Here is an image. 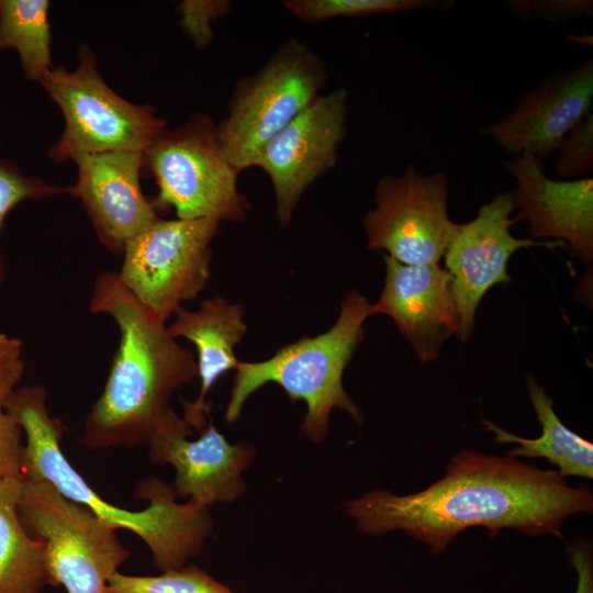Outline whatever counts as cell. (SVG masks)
I'll return each mask as SVG.
<instances>
[{
    "instance_id": "cell-14",
    "label": "cell",
    "mask_w": 593,
    "mask_h": 593,
    "mask_svg": "<svg viewBox=\"0 0 593 593\" xmlns=\"http://www.w3.org/2000/svg\"><path fill=\"white\" fill-rule=\"evenodd\" d=\"M593 103L592 59L549 76L522 93L514 107L480 133L518 156L540 160L557 152L564 137L590 113Z\"/></svg>"
},
{
    "instance_id": "cell-5",
    "label": "cell",
    "mask_w": 593,
    "mask_h": 593,
    "mask_svg": "<svg viewBox=\"0 0 593 593\" xmlns=\"http://www.w3.org/2000/svg\"><path fill=\"white\" fill-rule=\"evenodd\" d=\"M327 79L322 58L298 38L286 40L254 74L240 78L217 125L221 147L240 172L264 145L320 96Z\"/></svg>"
},
{
    "instance_id": "cell-11",
    "label": "cell",
    "mask_w": 593,
    "mask_h": 593,
    "mask_svg": "<svg viewBox=\"0 0 593 593\" xmlns=\"http://www.w3.org/2000/svg\"><path fill=\"white\" fill-rule=\"evenodd\" d=\"M347 114L345 88L321 94L257 155L254 167L261 168L270 179L281 226L289 225L309 187L336 165L347 134Z\"/></svg>"
},
{
    "instance_id": "cell-6",
    "label": "cell",
    "mask_w": 593,
    "mask_h": 593,
    "mask_svg": "<svg viewBox=\"0 0 593 593\" xmlns=\"http://www.w3.org/2000/svg\"><path fill=\"white\" fill-rule=\"evenodd\" d=\"M143 169L155 178V209L174 208L177 219L243 222L249 203L239 192V171L223 153L217 125L193 114L174 130L165 128L144 150Z\"/></svg>"
},
{
    "instance_id": "cell-3",
    "label": "cell",
    "mask_w": 593,
    "mask_h": 593,
    "mask_svg": "<svg viewBox=\"0 0 593 593\" xmlns=\"http://www.w3.org/2000/svg\"><path fill=\"white\" fill-rule=\"evenodd\" d=\"M41 384L18 388L5 409L25 435L23 478L45 480L68 500L82 504L115 529H127L148 547L153 564L175 570L198 556L213 530L209 507L192 500L176 502L172 486L150 477L135 495L149 501L142 511L118 507L102 499L70 465L60 448L63 424L46 405Z\"/></svg>"
},
{
    "instance_id": "cell-20",
    "label": "cell",
    "mask_w": 593,
    "mask_h": 593,
    "mask_svg": "<svg viewBox=\"0 0 593 593\" xmlns=\"http://www.w3.org/2000/svg\"><path fill=\"white\" fill-rule=\"evenodd\" d=\"M23 479L0 480V593H41L56 585L42 542L32 538L18 515Z\"/></svg>"
},
{
    "instance_id": "cell-19",
    "label": "cell",
    "mask_w": 593,
    "mask_h": 593,
    "mask_svg": "<svg viewBox=\"0 0 593 593\" xmlns=\"http://www.w3.org/2000/svg\"><path fill=\"white\" fill-rule=\"evenodd\" d=\"M528 395L538 421L541 435L523 438L483 419L486 429L497 443L517 444L507 455L512 457L544 458L557 466L561 477L593 478V444L569 429L557 416L553 402L533 376L526 379Z\"/></svg>"
},
{
    "instance_id": "cell-18",
    "label": "cell",
    "mask_w": 593,
    "mask_h": 593,
    "mask_svg": "<svg viewBox=\"0 0 593 593\" xmlns=\"http://www.w3.org/2000/svg\"><path fill=\"white\" fill-rule=\"evenodd\" d=\"M244 317L240 304L215 296L203 301L194 311L181 306L175 313L174 322L167 326L174 338L190 340L198 353L200 392L194 401H182L183 418L192 429L200 432L206 425L210 390L225 372L235 370L239 363L235 346L247 332Z\"/></svg>"
},
{
    "instance_id": "cell-7",
    "label": "cell",
    "mask_w": 593,
    "mask_h": 593,
    "mask_svg": "<svg viewBox=\"0 0 593 593\" xmlns=\"http://www.w3.org/2000/svg\"><path fill=\"white\" fill-rule=\"evenodd\" d=\"M38 83L65 119L60 138L48 150L56 164L107 152L144 153L166 128V121L154 108L134 104L107 85L86 45L78 49L75 70L53 67Z\"/></svg>"
},
{
    "instance_id": "cell-16",
    "label": "cell",
    "mask_w": 593,
    "mask_h": 593,
    "mask_svg": "<svg viewBox=\"0 0 593 593\" xmlns=\"http://www.w3.org/2000/svg\"><path fill=\"white\" fill-rule=\"evenodd\" d=\"M514 179L516 222L526 221L533 239L569 245L583 262L593 259V178L553 180L536 156L524 153L503 161Z\"/></svg>"
},
{
    "instance_id": "cell-30",
    "label": "cell",
    "mask_w": 593,
    "mask_h": 593,
    "mask_svg": "<svg viewBox=\"0 0 593 593\" xmlns=\"http://www.w3.org/2000/svg\"><path fill=\"white\" fill-rule=\"evenodd\" d=\"M25 365L22 358L0 363V410H5L22 380Z\"/></svg>"
},
{
    "instance_id": "cell-10",
    "label": "cell",
    "mask_w": 593,
    "mask_h": 593,
    "mask_svg": "<svg viewBox=\"0 0 593 593\" xmlns=\"http://www.w3.org/2000/svg\"><path fill=\"white\" fill-rule=\"evenodd\" d=\"M362 223L369 249L403 265H438L458 226L448 213L447 176L409 164L401 176L382 177Z\"/></svg>"
},
{
    "instance_id": "cell-24",
    "label": "cell",
    "mask_w": 593,
    "mask_h": 593,
    "mask_svg": "<svg viewBox=\"0 0 593 593\" xmlns=\"http://www.w3.org/2000/svg\"><path fill=\"white\" fill-rule=\"evenodd\" d=\"M64 192V188L48 184L41 178L23 175L12 161L0 158V232L8 213L19 203L37 200ZM5 278L0 251V284Z\"/></svg>"
},
{
    "instance_id": "cell-17",
    "label": "cell",
    "mask_w": 593,
    "mask_h": 593,
    "mask_svg": "<svg viewBox=\"0 0 593 593\" xmlns=\"http://www.w3.org/2000/svg\"><path fill=\"white\" fill-rule=\"evenodd\" d=\"M383 260L384 286L374 313L393 320L422 363L435 361L460 327L451 275L439 264L409 266L387 255Z\"/></svg>"
},
{
    "instance_id": "cell-26",
    "label": "cell",
    "mask_w": 593,
    "mask_h": 593,
    "mask_svg": "<svg viewBox=\"0 0 593 593\" xmlns=\"http://www.w3.org/2000/svg\"><path fill=\"white\" fill-rule=\"evenodd\" d=\"M231 8L228 0H184L177 7L180 29L197 49H204L213 40L212 23Z\"/></svg>"
},
{
    "instance_id": "cell-27",
    "label": "cell",
    "mask_w": 593,
    "mask_h": 593,
    "mask_svg": "<svg viewBox=\"0 0 593 593\" xmlns=\"http://www.w3.org/2000/svg\"><path fill=\"white\" fill-rule=\"evenodd\" d=\"M507 3L522 21L538 18L556 24L593 15L592 0H511Z\"/></svg>"
},
{
    "instance_id": "cell-29",
    "label": "cell",
    "mask_w": 593,
    "mask_h": 593,
    "mask_svg": "<svg viewBox=\"0 0 593 593\" xmlns=\"http://www.w3.org/2000/svg\"><path fill=\"white\" fill-rule=\"evenodd\" d=\"M568 556L578 574L575 593H593V560L591 545L584 538L568 547Z\"/></svg>"
},
{
    "instance_id": "cell-8",
    "label": "cell",
    "mask_w": 593,
    "mask_h": 593,
    "mask_svg": "<svg viewBox=\"0 0 593 593\" xmlns=\"http://www.w3.org/2000/svg\"><path fill=\"white\" fill-rule=\"evenodd\" d=\"M18 515L43 544L54 582L67 593H105L109 579L131 555L114 527L45 480L23 479Z\"/></svg>"
},
{
    "instance_id": "cell-31",
    "label": "cell",
    "mask_w": 593,
    "mask_h": 593,
    "mask_svg": "<svg viewBox=\"0 0 593 593\" xmlns=\"http://www.w3.org/2000/svg\"><path fill=\"white\" fill-rule=\"evenodd\" d=\"M23 344L19 338H12L0 333V363L22 358Z\"/></svg>"
},
{
    "instance_id": "cell-1",
    "label": "cell",
    "mask_w": 593,
    "mask_h": 593,
    "mask_svg": "<svg viewBox=\"0 0 593 593\" xmlns=\"http://www.w3.org/2000/svg\"><path fill=\"white\" fill-rule=\"evenodd\" d=\"M358 528L380 536L403 530L440 553L462 530L485 527L490 537L503 528L529 536L561 538L570 515L592 513L593 494L570 486L557 470H542L510 455L461 450L438 481L407 495L372 490L346 503Z\"/></svg>"
},
{
    "instance_id": "cell-2",
    "label": "cell",
    "mask_w": 593,
    "mask_h": 593,
    "mask_svg": "<svg viewBox=\"0 0 593 593\" xmlns=\"http://www.w3.org/2000/svg\"><path fill=\"white\" fill-rule=\"evenodd\" d=\"M89 307L113 318L120 344L103 391L87 415L82 443L92 450L147 445L171 409L174 392L198 377L195 357L115 272L97 277Z\"/></svg>"
},
{
    "instance_id": "cell-25",
    "label": "cell",
    "mask_w": 593,
    "mask_h": 593,
    "mask_svg": "<svg viewBox=\"0 0 593 593\" xmlns=\"http://www.w3.org/2000/svg\"><path fill=\"white\" fill-rule=\"evenodd\" d=\"M553 168L563 179L584 178L593 171V114L590 113L562 141Z\"/></svg>"
},
{
    "instance_id": "cell-12",
    "label": "cell",
    "mask_w": 593,
    "mask_h": 593,
    "mask_svg": "<svg viewBox=\"0 0 593 593\" xmlns=\"http://www.w3.org/2000/svg\"><path fill=\"white\" fill-rule=\"evenodd\" d=\"M515 201L512 191L497 193L482 204L470 222L458 224L445 254V269L451 275L460 327L457 338L467 342L475 327L477 309L486 292L508 283L511 256L522 248L564 246L560 242L517 238L511 233Z\"/></svg>"
},
{
    "instance_id": "cell-13",
    "label": "cell",
    "mask_w": 593,
    "mask_h": 593,
    "mask_svg": "<svg viewBox=\"0 0 593 593\" xmlns=\"http://www.w3.org/2000/svg\"><path fill=\"white\" fill-rule=\"evenodd\" d=\"M191 435L192 427L170 409L147 443L152 462L174 467L176 496L209 507L243 495L246 486L242 473L251 465L255 448L246 443H228L212 422L197 439H188Z\"/></svg>"
},
{
    "instance_id": "cell-4",
    "label": "cell",
    "mask_w": 593,
    "mask_h": 593,
    "mask_svg": "<svg viewBox=\"0 0 593 593\" xmlns=\"http://www.w3.org/2000/svg\"><path fill=\"white\" fill-rule=\"evenodd\" d=\"M374 314L373 303L351 290L342 301L338 317L327 332L288 344L266 360L239 361L225 421L237 422L247 399L266 383L273 382L292 402H305L306 414L301 428L314 443L326 438L334 409L345 411L360 424L362 412L345 391L343 374L362 342L365 321Z\"/></svg>"
},
{
    "instance_id": "cell-9",
    "label": "cell",
    "mask_w": 593,
    "mask_h": 593,
    "mask_svg": "<svg viewBox=\"0 0 593 593\" xmlns=\"http://www.w3.org/2000/svg\"><path fill=\"white\" fill-rule=\"evenodd\" d=\"M220 223L211 219L163 220L126 240L118 277L145 307L167 322L211 278V243Z\"/></svg>"
},
{
    "instance_id": "cell-22",
    "label": "cell",
    "mask_w": 593,
    "mask_h": 593,
    "mask_svg": "<svg viewBox=\"0 0 593 593\" xmlns=\"http://www.w3.org/2000/svg\"><path fill=\"white\" fill-rule=\"evenodd\" d=\"M452 1L438 0H288L283 5L304 23L336 18L402 13L419 9L447 10Z\"/></svg>"
},
{
    "instance_id": "cell-21",
    "label": "cell",
    "mask_w": 593,
    "mask_h": 593,
    "mask_svg": "<svg viewBox=\"0 0 593 593\" xmlns=\"http://www.w3.org/2000/svg\"><path fill=\"white\" fill-rule=\"evenodd\" d=\"M47 0H0V51L18 52L24 76L37 81L53 68Z\"/></svg>"
},
{
    "instance_id": "cell-15",
    "label": "cell",
    "mask_w": 593,
    "mask_h": 593,
    "mask_svg": "<svg viewBox=\"0 0 593 593\" xmlns=\"http://www.w3.org/2000/svg\"><path fill=\"white\" fill-rule=\"evenodd\" d=\"M74 161L78 178L64 192L81 201L100 243L122 254L126 240L158 219L141 187L143 152H107Z\"/></svg>"
},
{
    "instance_id": "cell-23",
    "label": "cell",
    "mask_w": 593,
    "mask_h": 593,
    "mask_svg": "<svg viewBox=\"0 0 593 593\" xmlns=\"http://www.w3.org/2000/svg\"><path fill=\"white\" fill-rule=\"evenodd\" d=\"M105 593H235L202 569L190 564L160 575L141 577L114 573Z\"/></svg>"
},
{
    "instance_id": "cell-28",
    "label": "cell",
    "mask_w": 593,
    "mask_h": 593,
    "mask_svg": "<svg viewBox=\"0 0 593 593\" xmlns=\"http://www.w3.org/2000/svg\"><path fill=\"white\" fill-rule=\"evenodd\" d=\"M22 429L16 419L0 410V480L23 478Z\"/></svg>"
}]
</instances>
